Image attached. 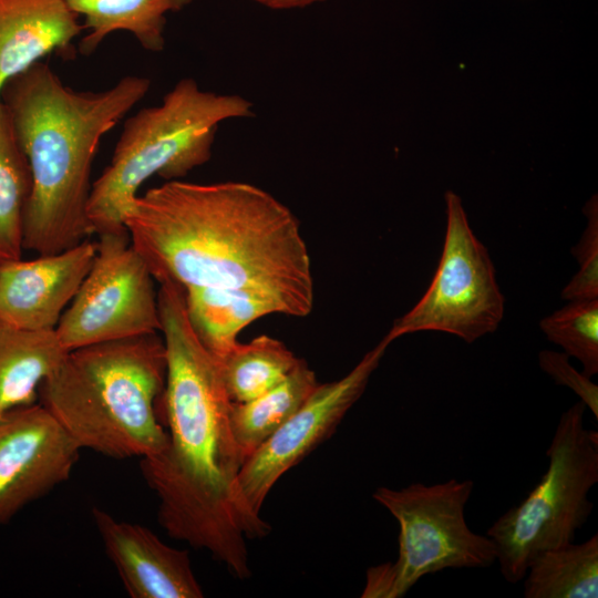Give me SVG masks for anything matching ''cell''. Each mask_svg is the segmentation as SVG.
Returning <instances> with one entry per match:
<instances>
[{"mask_svg":"<svg viewBox=\"0 0 598 598\" xmlns=\"http://www.w3.org/2000/svg\"><path fill=\"white\" fill-rule=\"evenodd\" d=\"M124 225L158 283L259 289L281 298L289 316L312 310L311 260L299 221L256 185L166 181L135 197Z\"/></svg>","mask_w":598,"mask_h":598,"instance_id":"6da1fadb","label":"cell"},{"mask_svg":"<svg viewBox=\"0 0 598 598\" xmlns=\"http://www.w3.org/2000/svg\"><path fill=\"white\" fill-rule=\"evenodd\" d=\"M157 296L167 362L162 399L168 442L141 458L142 473L157 495L158 520L167 534L207 550L244 579L250 576L246 539L256 536L236 496L244 460L230 429L233 402L217 359L188 321L184 289L164 281Z\"/></svg>","mask_w":598,"mask_h":598,"instance_id":"7a4b0ae2","label":"cell"},{"mask_svg":"<svg viewBox=\"0 0 598 598\" xmlns=\"http://www.w3.org/2000/svg\"><path fill=\"white\" fill-rule=\"evenodd\" d=\"M150 87L126 75L104 91H75L41 61L7 82L1 102L31 174L24 249L56 254L93 235L86 209L100 141Z\"/></svg>","mask_w":598,"mask_h":598,"instance_id":"3957f363","label":"cell"},{"mask_svg":"<svg viewBox=\"0 0 598 598\" xmlns=\"http://www.w3.org/2000/svg\"><path fill=\"white\" fill-rule=\"evenodd\" d=\"M166 370L157 332L96 343L68 351L39 395L81 450L143 458L168 442L156 413Z\"/></svg>","mask_w":598,"mask_h":598,"instance_id":"277c9868","label":"cell"},{"mask_svg":"<svg viewBox=\"0 0 598 598\" xmlns=\"http://www.w3.org/2000/svg\"><path fill=\"white\" fill-rule=\"evenodd\" d=\"M254 116L246 97L181 79L161 104L125 121L109 165L92 183L86 213L93 234H126L124 216L148 178L181 179L212 158L223 122Z\"/></svg>","mask_w":598,"mask_h":598,"instance_id":"5b68a950","label":"cell"},{"mask_svg":"<svg viewBox=\"0 0 598 598\" xmlns=\"http://www.w3.org/2000/svg\"><path fill=\"white\" fill-rule=\"evenodd\" d=\"M586 409L579 400L561 413L546 451V472L486 530L511 584L523 580L538 554L574 542L594 509L588 495L598 483V432L585 427Z\"/></svg>","mask_w":598,"mask_h":598,"instance_id":"8992f818","label":"cell"},{"mask_svg":"<svg viewBox=\"0 0 598 598\" xmlns=\"http://www.w3.org/2000/svg\"><path fill=\"white\" fill-rule=\"evenodd\" d=\"M473 488L470 478L378 487L373 499L399 524V554L395 561L367 570L361 597L400 598L430 574L491 567L497 559L493 540L473 532L465 519Z\"/></svg>","mask_w":598,"mask_h":598,"instance_id":"52a82bcc","label":"cell"},{"mask_svg":"<svg viewBox=\"0 0 598 598\" xmlns=\"http://www.w3.org/2000/svg\"><path fill=\"white\" fill-rule=\"evenodd\" d=\"M446 231L432 281L384 336L390 342L419 331H440L473 343L497 330L505 311L493 261L473 233L462 200L445 193Z\"/></svg>","mask_w":598,"mask_h":598,"instance_id":"ba28073f","label":"cell"},{"mask_svg":"<svg viewBox=\"0 0 598 598\" xmlns=\"http://www.w3.org/2000/svg\"><path fill=\"white\" fill-rule=\"evenodd\" d=\"M95 257L55 334L71 351L161 331L154 277L126 234L99 235Z\"/></svg>","mask_w":598,"mask_h":598,"instance_id":"9c48e42d","label":"cell"},{"mask_svg":"<svg viewBox=\"0 0 598 598\" xmlns=\"http://www.w3.org/2000/svg\"><path fill=\"white\" fill-rule=\"evenodd\" d=\"M391 342L383 339L343 378L319 383L298 411L243 464L236 481L239 508L256 537L269 525L262 504L279 478L331 436L361 398Z\"/></svg>","mask_w":598,"mask_h":598,"instance_id":"30bf717a","label":"cell"},{"mask_svg":"<svg viewBox=\"0 0 598 598\" xmlns=\"http://www.w3.org/2000/svg\"><path fill=\"white\" fill-rule=\"evenodd\" d=\"M80 451L42 404L0 416V525L68 481Z\"/></svg>","mask_w":598,"mask_h":598,"instance_id":"8fae6325","label":"cell"},{"mask_svg":"<svg viewBox=\"0 0 598 598\" xmlns=\"http://www.w3.org/2000/svg\"><path fill=\"white\" fill-rule=\"evenodd\" d=\"M89 239L51 255L0 268V323L28 331L55 330L95 257Z\"/></svg>","mask_w":598,"mask_h":598,"instance_id":"7c38bea8","label":"cell"},{"mask_svg":"<svg viewBox=\"0 0 598 598\" xmlns=\"http://www.w3.org/2000/svg\"><path fill=\"white\" fill-rule=\"evenodd\" d=\"M92 516L105 551L132 598H202L189 555L148 528L117 520L102 508Z\"/></svg>","mask_w":598,"mask_h":598,"instance_id":"4fadbf2b","label":"cell"},{"mask_svg":"<svg viewBox=\"0 0 598 598\" xmlns=\"http://www.w3.org/2000/svg\"><path fill=\"white\" fill-rule=\"evenodd\" d=\"M82 30L65 0H0V104L7 82L42 58H70Z\"/></svg>","mask_w":598,"mask_h":598,"instance_id":"5bb4252c","label":"cell"},{"mask_svg":"<svg viewBox=\"0 0 598 598\" xmlns=\"http://www.w3.org/2000/svg\"><path fill=\"white\" fill-rule=\"evenodd\" d=\"M185 308L202 344L220 359L237 342L240 331L270 313L289 316L278 296L252 288H188Z\"/></svg>","mask_w":598,"mask_h":598,"instance_id":"9a60e30c","label":"cell"},{"mask_svg":"<svg viewBox=\"0 0 598 598\" xmlns=\"http://www.w3.org/2000/svg\"><path fill=\"white\" fill-rule=\"evenodd\" d=\"M194 0H65L83 19L84 37L79 51L92 54L105 38L117 31L133 34L141 47L151 52L165 48L167 14L178 12Z\"/></svg>","mask_w":598,"mask_h":598,"instance_id":"2e32d148","label":"cell"},{"mask_svg":"<svg viewBox=\"0 0 598 598\" xmlns=\"http://www.w3.org/2000/svg\"><path fill=\"white\" fill-rule=\"evenodd\" d=\"M55 331L0 323V416L35 402L42 382L66 354Z\"/></svg>","mask_w":598,"mask_h":598,"instance_id":"e0dca14e","label":"cell"},{"mask_svg":"<svg viewBox=\"0 0 598 598\" xmlns=\"http://www.w3.org/2000/svg\"><path fill=\"white\" fill-rule=\"evenodd\" d=\"M319 384L303 360L278 385L244 403H231L229 422L244 462L272 436Z\"/></svg>","mask_w":598,"mask_h":598,"instance_id":"ac0fdd59","label":"cell"},{"mask_svg":"<svg viewBox=\"0 0 598 598\" xmlns=\"http://www.w3.org/2000/svg\"><path fill=\"white\" fill-rule=\"evenodd\" d=\"M523 580L525 598H597L598 534L538 554Z\"/></svg>","mask_w":598,"mask_h":598,"instance_id":"d6986e66","label":"cell"},{"mask_svg":"<svg viewBox=\"0 0 598 598\" xmlns=\"http://www.w3.org/2000/svg\"><path fill=\"white\" fill-rule=\"evenodd\" d=\"M217 361L230 401L244 403L282 382L301 359L280 340L262 334L237 342Z\"/></svg>","mask_w":598,"mask_h":598,"instance_id":"ffe728a7","label":"cell"},{"mask_svg":"<svg viewBox=\"0 0 598 598\" xmlns=\"http://www.w3.org/2000/svg\"><path fill=\"white\" fill-rule=\"evenodd\" d=\"M31 174L10 117L0 104V268L22 258Z\"/></svg>","mask_w":598,"mask_h":598,"instance_id":"44dd1931","label":"cell"},{"mask_svg":"<svg viewBox=\"0 0 598 598\" xmlns=\"http://www.w3.org/2000/svg\"><path fill=\"white\" fill-rule=\"evenodd\" d=\"M540 330L569 358L577 359L582 373H598V299L571 300L543 318Z\"/></svg>","mask_w":598,"mask_h":598,"instance_id":"7402d4cb","label":"cell"},{"mask_svg":"<svg viewBox=\"0 0 598 598\" xmlns=\"http://www.w3.org/2000/svg\"><path fill=\"white\" fill-rule=\"evenodd\" d=\"M587 226L571 254L579 264L578 272L564 287V300L598 299V203L594 195L585 205Z\"/></svg>","mask_w":598,"mask_h":598,"instance_id":"603a6c76","label":"cell"},{"mask_svg":"<svg viewBox=\"0 0 598 598\" xmlns=\"http://www.w3.org/2000/svg\"><path fill=\"white\" fill-rule=\"evenodd\" d=\"M538 364L556 384L569 388L595 419H598V385L591 381V378L576 370L566 353L542 350L538 353Z\"/></svg>","mask_w":598,"mask_h":598,"instance_id":"cb8c5ba5","label":"cell"},{"mask_svg":"<svg viewBox=\"0 0 598 598\" xmlns=\"http://www.w3.org/2000/svg\"><path fill=\"white\" fill-rule=\"evenodd\" d=\"M270 10L285 11L307 8L328 0H250Z\"/></svg>","mask_w":598,"mask_h":598,"instance_id":"d4e9b609","label":"cell"}]
</instances>
